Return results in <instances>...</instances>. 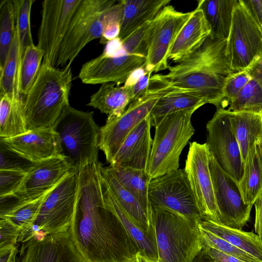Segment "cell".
Wrapping results in <instances>:
<instances>
[{
    "label": "cell",
    "instance_id": "obj_5",
    "mask_svg": "<svg viewBox=\"0 0 262 262\" xmlns=\"http://www.w3.org/2000/svg\"><path fill=\"white\" fill-rule=\"evenodd\" d=\"M152 210L158 262H192L203 249L199 224L167 210Z\"/></svg>",
    "mask_w": 262,
    "mask_h": 262
},
{
    "label": "cell",
    "instance_id": "obj_29",
    "mask_svg": "<svg viewBox=\"0 0 262 262\" xmlns=\"http://www.w3.org/2000/svg\"><path fill=\"white\" fill-rule=\"evenodd\" d=\"M52 190L33 200L25 202L16 200L6 207L1 208L0 217L12 221L20 228L18 243H23L26 241L35 224L45 200Z\"/></svg>",
    "mask_w": 262,
    "mask_h": 262
},
{
    "label": "cell",
    "instance_id": "obj_6",
    "mask_svg": "<svg viewBox=\"0 0 262 262\" xmlns=\"http://www.w3.org/2000/svg\"><path fill=\"white\" fill-rule=\"evenodd\" d=\"M195 111L185 110L167 115L154 127L147 170L151 180L179 169L181 152L195 133L191 121Z\"/></svg>",
    "mask_w": 262,
    "mask_h": 262
},
{
    "label": "cell",
    "instance_id": "obj_37",
    "mask_svg": "<svg viewBox=\"0 0 262 262\" xmlns=\"http://www.w3.org/2000/svg\"><path fill=\"white\" fill-rule=\"evenodd\" d=\"M16 33L14 8L12 0L0 3V70L3 69Z\"/></svg>",
    "mask_w": 262,
    "mask_h": 262
},
{
    "label": "cell",
    "instance_id": "obj_39",
    "mask_svg": "<svg viewBox=\"0 0 262 262\" xmlns=\"http://www.w3.org/2000/svg\"><path fill=\"white\" fill-rule=\"evenodd\" d=\"M15 14L16 33L21 58L26 49L34 44L30 24V16L33 0H12Z\"/></svg>",
    "mask_w": 262,
    "mask_h": 262
},
{
    "label": "cell",
    "instance_id": "obj_58",
    "mask_svg": "<svg viewBox=\"0 0 262 262\" xmlns=\"http://www.w3.org/2000/svg\"><path fill=\"white\" fill-rule=\"evenodd\" d=\"M261 262H262V261Z\"/></svg>",
    "mask_w": 262,
    "mask_h": 262
},
{
    "label": "cell",
    "instance_id": "obj_20",
    "mask_svg": "<svg viewBox=\"0 0 262 262\" xmlns=\"http://www.w3.org/2000/svg\"><path fill=\"white\" fill-rule=\"evenodd\" d=\"M1 140L10 149L34 163L61 156L59 136L53 128L28 131Z\"/></svg>",
    "mask_w": 262,
    "mask_h": 262
},
{
    "label": "cell",
    "instance_id": "obj_9",
    "mask_svg": "<svg viewBox=\"0 0 262 262\" xmlns=\"http://www.w3.org/2000/svg\"><path fill=\"white\" fill-rule=\"evenodd\" d=\"M77 171L70 172L49 194L29 237L41 232L46 235L68 232L77 203Z\"/></svg>",
    "mask_w": 262,
    "mask_h": 262
},
{
    "label": "cell",
    "instance_id": "obj_40",
    "mask_svg": "<svg viewBox=\"0 0 262 262\" xmlns=\"http://www.w3.org/2000/svg\"><path fill=\"white\" fill-rule=\"evenodd\" d=\"M152 20L144 23L122 41L123 48L127 54H137L146 57Z\"/></svg>",
    "mask_w": 262,
    "mask_h": 262
},
{
    "label": "cell",
    "instance_id": "obj_13",
    "mask_svg": "<svg viewBox=\"0 0 262 262\" xmlns=\"http://www.w3.org/2000/svg\"><path fill=\"white\" fill-rule=\"evenodd\" d=\"M81 0H45L37 46L42 62L55 67L58 53L69 24Z\"/></svg>",
    "mask_w": 262,
    "mask_h": 262
},
{
    "label": "cell",
    "instance_id": "obj_17",
    "mask_svg": "<svg viewBox=\"0 0 262 262\" xmlns=\"http://www.w3.org/2000/svg\"><path fill=\"white\" fill-rule=\"evenodd\" d=\"M74 170L62 156L36 163L26 173L18 188L7 196L12 197L18 202L33 200L53 189Z\"/></svg>",
    "mask_w": 262,
    "mask_h": 262
},
{
    "label": "cell",
    "instance_id": "obj_23",
    "mask_svg": "<svg viewBox=\"0 0 262 262\" xmlns=\"http://www.w3.org/2000/svg\"><path fill=\"white\" fill-rule=\"evenodd\" d=\"M103 180L115 199L130 217L155 241L152 215L143 208L138 200L124 188L115 176L112 168H101Z\"/></svg>",
    "mask_w": 262,
    "mask_h": 262
},
{
    "label": "cell",
    "instance_id": "obj_53",
    "mask_svg": "<svg viewBox=\"0 0 262 262\" xmlns=\"http://www.w3.org/2000/svg\"><path fill=\"white\" fill-rule=\"evenodd\" d=\"M18 247L11 245L0 248V262H16Z\"/></svg>",
    "mask_w": 262,
    "mask_h": 262
},
{
    "label": "cell",
    "instance_id": "obj_26",
    "mask_svg": "<svg viewBox=\"0 0 262 262\" xmlns=\"http://www.w3.org/2000/svg\"><path fill=\"white\" fill-rule=\"evenodd\" d=\"M199 227L262 261V239L256 233L228 227L221 223L202 220Z\"/></svg>",
    "mask_w": 262,
    "mask_h": 262
},
{
    "label": "cell",
    "instance_id": "obj_24",
    "mask_svg": "<svg viewBox=\"0 0 262 262\" xmlns=\"http://www.w3.org/2000/svg\"><path fill=\"white\" fill-rule=\"evenodd\" d=\"M169 0H122L120 32L118 37L123 41L146 22L156 17L169 5Z\"/></svg>",
    "mask_w": 262,
    "mask_h": 262
},
{
    "label": "cell",
    "instance_id": "obj_1",
    "mask_svg": "<svg viewBox=\"0 0 262 262\" xmlns=\"http://www.w3.org/2000/svg\"><path fill=\"white\" fill-rule=\"evenodd\" d=\"M102 167L98 161L77 171L72 239L85 262H135L137 246L105 206Z\"/></svg>",
    "mask_w": 262,
    "mask_h": 262
},
{
    "label": "cell",
    "instance_id": "obj_18",
    "mask_svg": "<svg viewBox=\"0 0 262 262\" xmlns=\"http://www.w3.org/2000/svg\"><path fill=\"white\" fill-rule=\"evenodd\" d=\"M146 61V57L137 54L107 57L101 54L83 64L79 78L85 84L113 83L118 86L124 84L135 70L145 68Z\"/></svg>",
    "mask_w": 262,
    "mask_h": 262
},
{
    "label": "cell",
    "instance_id": "obj_54",
    "mask_svg": "<svg viewBox=\"0 0 262 262\" xmlns=\"http://www.w3.org/2000/svg\"><path fill=\"white\" fill-rule=\"evenodd\" d=\"M146 72V71L144 68L137 69L130 75L123 85L125 86H132Z\"/></svg>",
    "mask_w": 262,
    "mask_h": 262
},
{
    "label": "cell",
    "instance_id": "obj_2",
    "mask_svg": "<svg viewBox=\"0 0 262 262\" xmlns=\"http://www.w3.org/2000/svg\"><path fill=\"white\" fill-rule=\"evenodd\" d=\"M226 42L209 36L192 54L169 66V72L161 77L170 87L194 94L220 108L225 82L235 72L227 57Z\"/></svg>",
    "mask_w": 262,
    "mask_h": 262
},
{
    "label": "cell",
    "instance_id": "obj_11",
    "mask_svg": "<svg viewBox=\"0 0 262 262\" xmlns=\"http://www.w3.org/2000/svg\"><path fill=\"white\" fill-rule=\"evenodd\" d=\"M206 144L221 168L238 182L243 173L240 147L231 124L228 111L217 108L206 124Z\"/></svg>",
    "mask_w": 262,
    "mask_h": 262
},
{
    "label": "cell",
    "instance_id": "obj_4",
    "mask_svg": "<svg viewBox=\"0 0 262 262\" xmlns=\"http://www.w3.org/2000/svg\"><path fill=\"white\" fill-rule=\"evenodd\" d=\"M60 142L61 155L76 171L98 161L100 127L93 112L66 107L53 128Z\"/></svg>",
    "mask_w": 262,
    "mask_h": 262
},
{
    "label": "cell",
    "instance_id": "obj_52",
    "mask_svg": "<svg viewBox=\"0 0 262 262\" xmlns=\"http://www.w3.org/2000/svg\"><path fill=\"white\" fill-rule=\"evenodd\" d=\"M252 79L262 85V51L246 69Z\"/></svg>",
    "mask_w": 262,
    "mask_h": 262
},
{
    "label": "cell",
    "instance_id": "obj_27",
    "mask_svg": "<svg viewBox=\"0 0 262 262\" xmlns=\"http://www.w3.org/2000/svg\"><path fill=\"white\" fill-rule=\"evenodd\" d=\"M115 85L113 83L101 84L87 104L107 115V120L120 116L132 102V86Z\"/></svg>",
    "mask_w": 262,
    "mask_h": 262
},
{
    "label": "cell",
    "instance_id": "obj_38",
    "mask_svg": "<svg viewBox=\"0 0 262 262\" xmlns=\"http://www.w3.org/2000/svg\"><path fill=\"white\" fill-rule=\"evenodd\" d=\"M225 110L262 115V85L251 79L230 101Z\"/></svg>",
    "mask_w": 262,
    "mask_h": 262
},
{
    "label": "cell",
    "instance_id": "obj_55",
    "mask_svg": "<svg viewBox=\"0 0 262 262\" xmlns=\"http://www.w3.org/2000/svg\"><path fill=\"white\" fill-rule=\"evenodd\" d=\"M255 151L258 162L262 167V136L256 143Z\"/></svg>",
    "mask_w": 262,
    "mask_h": 262
},
{
    "label": "cell",
    "instance_id": "obj_33",
    "mask_svg": "<svg viewBox=\"0 0 262 262\" xmlns=\"http://www.w3.org/2000/svg\"><path fill=\"white\" fill-rule=\"evenodd\" d=\"M119 182L140 203L149 214L152 215L148 190L151 181L147 172L144 170L110 165Z\"/></svg>",
    "mask_w": 262,
    "mask_h": 262
},
{
    "label": "cell",
    "instance_id": "obj_25",
    "mask_svg": "<svg viewBox=\"0 0 262 262\" xmlns=\"http://www.w3.org/2000/svg\"><path fill=\"white\" fill-rule=\"evenodd\" d=\"M102 183L104 200L106 207L119 219L137 246L138 250L148 257L158 262V251L156 241L139 226L118 203L103 178Z\"/></svg>",
    "mask_w": 262,
    "mask_h": 262
},
{
    "label": "cell",
    "instance_id": "obj_49",
    "mask_svg": "<svg viewBox=\"0 0 262 262\" xmlns=\"http://www.w3.org/2000/svg\"><path fill=\"white\" fill-rule=\"evenodd\" d=\"M202 250L212 262H245L235 257L217 250L203 242Z\"/></svg>",
    "mask_w": 262,
    "mask_h": 262
},
{
    "label": "cell",
    "instance_id": "obj_19",
    "mask_svg": "<svg viewBox=\"0 0 262 262\" xmlns=\"http://www.w3.org/2000/svg\"><path fill=\"white\" fill-rule=\"evenodd\" d=\"M16 262H85L66 233L34 237L21 243Z\"/></svg>",
    "mask_w": 262,
    "mask_h": 262
},
{
    "label": "cell",
    "instance_id": "obj_48",
    "mask_svg": "<svg viewBox=\"0 0 262 262\" xmlns=\"http://www.w3.org/2000/svg\"><path fill=\"white\" fill-rule=\"evenodd\" d=\"M152 72H146L132 86V102L142 97L147 92Z\"/></svg>",
    "mask_w": 262,
    "mask_h": 262
},
{
    "label": "cell",
    "instance_id": "obj_41",
    "mask_svg": "<svg viewBox=\"0 0 262 262\" xmlns=\"http://www.w3.org/2000/svg\"><path fill=\"white\" fill-rule=\"evenodd\" d=\"M203 243L224 253L245 262H259L253 256L230 244L227 241L200 227Z\"/></svg>",
    "mask_w": 262,
    "mask_h": 262
},
{
    "label": "cell",
    "instance_id": "obj_45",
    "mask_svg": "<svg viewBox=\"0 0 262 262\" xmlns=\"http://www.w3.org/2000/svg\"><path fill=\"white\" fill-rule=\"evenodd\" d=\"M26 173L0 169V198L11 195L18 188Z\"/></svg>",
    "mask_w": 262,
    "mask_h": 262
},
{
    "label": "cell",
    "instance_id": "obj_21",
    "mask_svg": "<svg viewBox=\"0 0 262 262\" xmlns=\"http://www.w3.org/2000/svg\"><path fill=\"white\" fill-rule=\"evenodd\" d=\"M151 126L149 115L128 135L110 165L141 169L147 172L152 144Z\"/></svg>",
    "mask_w": 262,
    "mask_h": 262
},
{
    "label": "cell",
    "instance_id": "obj_50",
    "mask_svg": "<svg viewBox=\"0 0 262 262\" xmlns=\"http://www.w3.org/2000/svg\"><path fill=\"white\" fill-rule=\"evenodd\" d=\"M126 54L123 47L122 41L119 37L108 41L102 53L107 57L121 56Z\"/></svg>",
    "mask_w": 262,
    "mask_h": 262
},
{
    "label": "cell",
    "instance_id": "obj_10",
    "mask_svg": "<svg viewBox=\"0 0 262 262\" xmlns=\"http://www.w3.org/2000/svg\"><path fill=\"white\" fill-rule=\"evenodd\" d=\"M148 195L152 207L173 212L195 224L202 220L184 169L151 179Z\"/></svg>",
    "mask_w": 262,
    "mask_h": 262
},
{
    "label": "cell",
    "instance_id": "obj_7",
    "mask_svg": "<svg viewBox=\"0 0 262 262\" xmlns=\"http://www.w3.org/2000/svg\"><path fill=\"white\" fill-rule=\"evenodd\" d=\"M172 89L161 78L159 74L151 76L146 93L130 103L120 116L107 120L105 125L100 127L99 148L103 152L110 165L128 135L150 115L158 100Z\"/></svg>",
    "mask_w": 262,
    "mask_h": 262
},
{
    "label": "cell",
    "instance_id": "obj_43",
    "mask_svg": "<svg viewBox=\"0 0 262 262\" xmlns=\"http://www.w3.org/2000/svg\"><path fill=\"white\" fill-rule=\"evenodd\" d=\"M251 79L246 70L235 72L231 75L225 82L223 100L220 108L226 109L230 101Z\"/></svg>",
    "mask_w": 262,
    "mask_h": 262
},
{
    "label": "cell",
    "instance_id": "obj_32",
    "mask_svg": "<svg viewBox=\"0 0 262 262\" xmlns=\"http://www.w3.org/2000/svg\"><path fill=\"white\" fill-rule=\"evenodd\" d=\"M206 103L198 95L172 88L157 101L150 114L151 125L155 127L165 116L176 112L196 110Z\"/></svg>",
    "mask_w": 262,
    "mask_h": 262
},
{
    "label": "cell",
    "instance_id": "obj_46",
    "mask_svg": "<svg viewBox=\"0 0 262 262\" xmlns=\"http://www.w3.org/2000/svg\"><path fill=\"white\" fill-rule=\"evenodd\" d=\"M20 233V228L12 221L1 218L0 248L16 245Z\"/></svg>",
    "mask_w": 262,
    "mask_h": 262
},
{
    "label": "cell",
    "instance_id": "obj_3",
    "mask_svg": "<svg viewBox=\"0 0 262 262\" xmlns=\"http://www.w3.org/2000/svg\"><path fill=\"white\" fill-rule=\"evenodd\" d=\"M71 66L59 69L42 62L37 76L23 98L27 131L53 128L70 105L72 83Z\"/></svg>",
    "mask_w": 262,
    "mask_h": 262
},
{
    "label": "cell",
    "instance_id": "obj_14",
    "mask_svg": "<svg viewBox=\"0 0 262 262\" xmlns=\"http://www.w3.org/2000/svg\"><path fill=\"white\" fill-rule=\"evenodd\" d=\"M209 157L206 143L191 142L184 169L202 220L220 223L209 168Z\"/></svg>",
    "mask_w": 262,
    "mask_h": 262
},
{
    "label": "cell",
    "instance_id": "obj_51",
    "mask_svg": "<svg viewBox=\"0 0 262 262\" xmlns=\"http://www.w3.org/2000/svg\"><path fill=\"white\" fill-rule=\"evenodd\" d=\"M254 205L255 210L254 230L262 239V190L255 200Z\"/></svg>",
    "mask_w": 262,
    "mask_h": 262
},
{
    "label": "cell",
    "instance_id": "obj_34",
    "mask_svg": "<svg viewBox=\"0 0 262 262\" xmlns=\"http://www.w3.org/2000/svg\"><path fill=\"white\" fill-rule=\"evenodd\" d=\"M238 185L244 202L253 206L262 190V167L256 156L255 146L249 150L244 162L243 173Z\"/></svg>",
    "mask_w": 262,
    "mask_h": 262
},
{
    "label": "cell",
    "instance_id": "obj_35",
    "mask_svg": "<svg viewBox=\"0 0 262 262\" xmlns=\"http://www.w3.org/2000/svg\"><path fill=\"white\" fill-rule=\"evenodd\" d=\"M43 58V52L35 44L28 47L24 51L18 75V89L23 98L34 83Z\"/></svg>",
    "mask_w": 262,
    "mask_h": 262
},
{
    "label": "cell",
    "instance_id": "obj_44",
    "mask_svg": "<svg viewBox=\"0 0 262 262\" xmlns=\"http://www.w3.org/2000/svg\"><path fill=\"white\" fill-rule=\"evenodd\" d=\"M121 8L119 2L115 4L105 13L103 17V30L100 43L106 44L118 37L120 32Z\"/></svg>",
    "mask_w": 262,
    "mask_h": 262
},
{
    "label": "cell",
    "instance_id": "obj_12",
    "mask_svg": "<svg viewBox=\"0 0 262 262\" xmlns=\"http://www.w3.org/2000/svg\"><path fill=\"white\" fill-rule=\"evenodd\" d=\"M262 51V33L239 1L234 7L226 55L235 72L246 70Z\"/></svg>",
    "mask_w": 262,
    "mask_h": 262
},
{
    "label": "cell",
    "instance_id": "obj_42",
    "mask_svg": "<svg viewBox=\"0 0 262 262\" xmlns=\"http://www.w3.org/2000/svg\"><path fill=\"white\" fill-rule=\"evenodd\" d=\"M0 143V169L27 173L35 164L10 149L1 140Z\"/></svg>",
    "mask_w": 262,
    "mask_h": 262
},
{
    "label": "cell",
    "instance_id": "obj_22",
    "mask_svg": "<svg viewBox=\"0 0 262 262\" xmlns=\"http://www.w3.org/2000/svg\"><path fill=\"white\" fill-rule=\"evenodd\" d=\"M210 33L211 28L203 11L196 7L178 34L168 59L176 63L187 57L202 45Z\"/></svg>",
    "mask_w": 262,
    "mask_h": 262
},
{
    "label": "cell",
    "instance_id": "obj_31",
    "mask_svg": "<svg viewBox=\"0 0 262 262\" xmlns=\"http://www.w3.org/2000/svg\"><path fill=\"white\" fill-rule=\"evenodd\" d=\"M0 138H13L27 133L23 97L18 94L11 99L4 93H0Z\"/></svg>",
    "mask_w": 262,
    "mask_h": 262
},
{
    "label": "cell",
    "instance_id": "obj_56",
    "mask_svg": "<svg viewBox=\"0 0 262 262\" xmlns=\"http://www.w3.org/2000/svg\"><path fill=\"white\" fill-rule=\"evenodd\" d=\"M135 262H157L143 254L140 251L136 253Z\"/></svg>",
    "mask_w": 262,
    "mask_h": 262
},
{
    "label": "cell",
    "instance_id": "obj_47",
    "mask_svg": "<svg viewBox=\"0 0 262 262\" xmlns=\"http://www.w3.org/2000/svg\"><path fill=\"white\" fill-rule=\"evenodd\" d=\"M262 33V0H238Z\"/></svg>",
    "mask_w": 262,
    "mask_h": 262
},
{
    "label": "cell",
    "instance_id": "obj_16",
    "mask_svg": "<svg viewBox=\"0 0 262 262\" xmlns=\"http://www.w3.org/2000/svg\"><path fill=\"white\" fill-rule=\"evenodd\" d=\"M209 168L220 223L242 229L250 219L253 206L244 202L238 182L221 168L210 154Z\"/></svg>",
    "mask_w": 262,
    "mask_h": 262
},
{
    "label": "cell",
    "instance_id": "obj_36",
    "mask_svg": "<svg viewBox=\"0 0 262 262\" xmlns=\"http://www.w3.org/2000/svg\"><path fill=\"white\" fill-rule=\"evenodd\" d=\"M20 61L19 45L16 30L6 63L0 70V93L7 95L11 99L20 94L18 89V75Z\"/></svg>",
    "mask_w": 262,
    "mask_h": 262
},
{
    "label": "cell",
    "instance_id": "obj_28",
    "mask_svg": "<svg viewBox=\"0 0 262 262\" xmlns=\"http://www.w3.org/2000/svg\"><path fill=\"white\" fill-rule=\"evenodd\" d=\"M228 111V110H227ZM228 111L232 128L239 144L243 164L249 150L262 136V115Z\"/></svg>",
    "mask_w": 262,
    "mask_h": 262
},
{
    "label": "cell",
    "instance_id": "obj_30",
    "mask_svg": "<svg viewBox=\"0 0 262 262\" xmlns=\"http://www.w3.org/2000/svg\"><path fill=\"white\" fill-rule=\"evenodd\" d=\"M236 0H201L196 7L202 10L210 28V37L227 39L232 23Z\"/></svg>",
    "mask_w": 262,
    "mask_h": 262
},
{
    "label": "cell",
    "instance_id": "obj_8",
    "mask_svg": "<svg viewBox=\"0 0 262 262\" xmlns=\"http://www.w3.org/2000/svg\"><path fill=\"white\" fill-rule=\"evenodd\" d=\"M116 2L111 0H81L61 44L56 68L71 66L88 43L101 38L104 16Z\"/></svg>",
    "mask_w": 262,
    "mask_h": 262
},
{
    "label": "cell",
    "instance_id": "obj_57",
    "mask_svg": "<svg viewBox=\"0 0 262 262\" xmlns=\"http://www.w3.org/2000/svg\"><path fill=\"white\" fill-rule=\"evenodd\" d=\"M192 262H212L206 254L202 250L194 258Z\"/></svg>",
    "mask_w": 262,
    "mask_h": 262
},
{
    "label": "cell",
    "instance_id": "obj_15",
    "mask_svg": "<svg viewBox=\"0 0 262 262\" xmlns=\"http://www.w3.org/2000/svg\"><path fill=\"white\" fill-rule=\"evenodd\" d=\"M192 12L179 11L168 5L152 19L145 66L146 72L157 73L168 69L170 50Z\"/></svg>",
    "mask_w": 262,
    "mask_h": 262
}]
</instances>
